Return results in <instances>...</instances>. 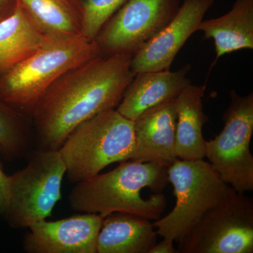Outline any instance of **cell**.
I'll return each mask as SVG.
<instances>
[{
    "instance_id": "6da1fadb",
    "label": "cell",
    "mask_w": 253,
    "mask_h": 253,
    "mask_svg": "<svg viewBox=\"0 0 253 253\" xmlns=\"http://www.w3.org/2000/svg\"><path fill=\"white\" fill-rule=\"evenodd\" d=\"M131 56L101 55L55 82L33 112L39 149L59 150L78 125L118 106L135 76Z\"/></svg>"
},
{
    "instance_id": "7a4b0ae2",
    "label": "cell",
    "mask_w": 253,
    "mask_h": 253,
    "mask_svg": "<svg viewBox=\"0 0 253 253\" xmlns=\"http://www.w3.org/2000/svg\"><path fill=\"white\" fill-rule=\"evenodd\" d=\"M168 183L166 166L123 161L109 172L76 182L68 201L73 210L82 213L104 218L114 212L128 213L156 221L167 207L161 191Z\"/></svg>"
},
{
    "instance_id": "3957f363",
    "label": "cell",
    "mask_w": 253,
    "mask_h": 253,
    "mask_svg": "<svg viewBox=\"0 0 253 253\" xmlns=\"http://www.w3.org/2000/svg\"><path fill=\"white\" fill-rule=\"evenodd\" d=\"M101 53L97 41L83 35L51 37L36 52L0 76V99L10 107L33 113L55 82Z\"/></svg>"
},
{
    "instance_id": "277c9868",
    "label": "cell",
    "mask_w": 253,
    "mask_h": 253,
    "mask_svg": "<svg viewBox=\"0 0 253 253\" xmlns=\"http://www.w3.org/2000/svg\"><path fill=\"white\" fill-rule=\"evenodd\" d=\"M134 121L110 109L78 125L59 149L68 180H84L112 163L130 161Z\"/></svg>"
},
{
    "instance_id": "5b68a950",
    "label": "cell",
    "mask_w": 253,
    "mask_h": 253,
    "mask_svg": "<svg viewBox=\"0 0 253 253\" xmlns=\"http://www.w3.org/2000/svg\"><path fill=\"white\" fill-rule=\"evenodd\" d=\"M66 166L59 150L38 149L27 166L8 176L1 211L14 229L29 228L51 217L61 199Z\"/></svg>"
},
{
    "instance_id": "8992f818",
    "label": "cell",
    "mask_w": 253,
    "mask_h": 253,
    "mask_svg": "<svg viewBox=\"0 0 253 253\" xmlns=\"http://www.w3.org/2000/svg\"><path fill=\"white\" fill-rule=\"evenodd\" d=\"M168 174L174 187L175 206L153 225L158 235L178 243L205 213L226 197L231 187L204 159H176L168 167Z\"/></svg>"
},
{
    "instance_id": "52a82bcc",
    "label": "cell",
    "mask_w": 253,
    "mask_h": 253,
    "mask_svg": "<svg viewBox=\"0 0 253 253\" xmlns=\"http://www.w3.org/2000/svg\"><path fill=\"white\" fill-rule=\"evenodd\" d=\"M179 253H253V200L231 188L178 242Z\"/></svg>"
},
{
    "instance_id": "ba28073f",
    "label": "cell",
    "mask_w": 253,
    "mask_h": 253,
    "mask_svg": "<svg viewBox=\"0 0 253 253\" xmlns=\"http://www.w3.org/2000/svg\"><path fill=\"white\" fill-rule=\"evenodd\" d=\"M231 104L223 114L224 128L206 141V158L222 180L240 194L253 190V93L230 91Z\"/></svg>"
},
{
    "instance_id": "9c48e42d",
    "label": "cell",
    "mask_w": 253,
    "mask_h": 253,
    "mask_svg": "<svg viewBox=\"0 0 253 253\" xmlns=\"http://www.w3.org/2000/svg\"><path fill=\"white\" fill-rule=\"evenodd\" d=\"M179 0H126L96 37L110 55L132 56L172 19Z\"/></svg>"
},
{
    "instance_id": "30bf717a",
    "label": "cell",
    "mask_w": 253,
    "mask_h": 253,
    "mask_svg": "<svg viewBox=\"0 0 253 253\" xmlns=\"http://www.w3.org/2000/svg\"><path fill=\"white\" fill-rule=\"evenodd\" d=\"M214 3V0H184L169 23L132 55V72L136 75L170 70L176 54L198 31Z\"/></svg>"
},
{
    "instance_id": "8fae6325",
    "label": "cell",
    "mask_w": 253,
    "mask_h": 253,
    "mask_svg": "<svg viewBox=\"0 0 253 253\" xmlns=\"http://www.w3.org/2000/svg\"><path fill=\"white\" fill-rule=\"evenodd\" d=\"M104 217L84 213L60 220L38 221L28 229L23 247L29 253H96Z\"/></svg>"
},
{
    "instance_id": "7c38bea8",
    "label": "cell",
    "mask_w": 253,
    "mask_h": 253,
    "mask_svg": "<svg viewBox=\"0 0 253 253\" xmlns=\"http://www.w3.org/2000/svg\"><path fill=\"white\" fill-rule=\"evenodd\" d=\"M175 100L155 106L134 121V148L130 161L169 167L178 159Z\"/></svg>"
},
{
    "instance_id": "4fadbf2b",
    "label": "cell",
    "mask_w": 253,
    "mask_h": 253,
    "mask_svg": "<svg viewBox=\"0 0 253 253\" xmlns=\"http://www.w3.org/2000/svg\"><path fill=\"white\" fill-rule=\"evenodd\" d=\"M187 64L175 71H161L136 73L126 88L117 111L130 121L158 105L176 99L191 84Z\"/></svg>"
},
{
    "instance_id": "5bb4252c",
    "label": "cell",
    "mask_w": 253,
    "mask_h": 253,
    "mask_svg": "<svg viewBox=\"0 0 253 253\" xmlns=\"http://www.w3.org/2000/svg\"><path fill=\"white\" fill-rule=\"evenodd\" d=\"M51 38L16 0L11 12L0 20V76L36 52Z\"/></svg>"
},
{
    "instance_id": "9a60e30c",
    "label": "cell",
    "mask_w": 253,
    "mask_h": 253,
    "mask_svg": "<svg viewBox=\"0 0 253 253\" xmlns=\"http://www.w3.org/2000/svg\"><path fill=\"white\" fill-rule=\"evenodd\" d=\"M206 86L189 84L176 97V156L184 161L206 158L203 126L208 118L203 110Z\"/></svg>"
},
{
    "instance_id": "2e32d148",
    "label": "cell",
    "mask_w": 253,
    "mask_h": 253,
    "mask_svg": "<svg viewBox=\"0 0 253 253\" xmlns=\"http://www.w3.org/2000/svg\"><path fill=\"white\" fill-rule=\"evenodd\" d=\"M157 233L146 218L114 212L103 219L96 253H149L157 243Z\"/></svg>"
},
{
    "instance_id": "e0dca14e",
    "label": "cell",
    "mask_w": 253,
    "mask_h": 253,
    "mask_svg": "<svg viewBox=\"0 0 253 253\" xmlns=\"http://www.w3.org/2000/svg\"><path fill=\"white\" fill-rule=\"evenodd\" d=\"M198 31L212 39L215 64L221 56L241 49H253V0H236L230 11L219 17L203 20Z\"/></svg>"
},
{
    "instance_id": "ac0fdd59",
    "label": "cell",
    "mask_w": 253,
    "mask_h": 253,
    "mask_svg": "<svg viewBox=\"0 0 253 253\" xmlns=\"http://www.w3.org/2000/svg\"><path fill=\"white\" fill-rule=\"evenodd\" d=\"M46 34L65 38L83 35L81 0H19Z\"/></svg>"
},
{
    "instance_id": "d6986e66",
    "label": "cell",
    "mask_w": 253,
    "mask_h": 253,
    "mask_svg": "<svg viewBox=\"0 0 253 253\" xmlns=\"http://www.w3.org/2000/svg\"><path fill=\"white\" fill-rule=\"evenodd\" d=\"M34 143L22 115L0 99V152L5 159L23 157Z\"/></svg>"
},
{
    "instance_id": "ffe728a7",
    "label": "cell",
    "mask_w": 253,
    "mask_h": 253,
    "mask_svg": "<svg viewBox=\"0 0 253 253\" xmlns=\"http://www.w3.org/2000/svg\"><path fill=\"white\" fill-rule=\"evenodd\" d=\"M126 0H81L83 35L96 40L99 32Z\"/></svg>"
},
{
    "instance_id": "44dd1931",
    "label": "cell",
    "mask_w": 253,
    "mask_h": 253,
    "mask_svg": "<svg viewBox=\"0 0 253 253\" xmlns=\"http://www.w3.org/2000/svg\"><path fill=\"white\" fill-rule=\"evenodd\" d=\"M173 244L174 243L163 239L158 244L156 243L152 249L150 250L149 253H179Z\"/></svg>"
},
{
    "instance_id": "7402d4cb",
    "label": "cell",
    "mask_w": 253,
    "mask_h": 253,
    "mask_svg": "<svg viewBox=\"0 0 253 253\" xmlns=\"http://www.w3.org/2000/svg\"><path fill=\"white\" fill-rule=\"evenodd\" d=\"M8 175L4 174L0 167V211L4 206L5 197H6V181Z\"/></svg>"
},
{
    "instance_id": "603a6c76",
    "label": "cell",
    "mask_w": 253,
    "mask_h": 253,
    "mask_svg": "<svg viewBox=\"0 0 253 253\" xmlns=\"http://www.w3.org/2000/svg\"><path fill=\"white\" fill-rule=\"evenodd\" d=\"M16 0H0V20L6 17L14 7Z\"/></svg>"
}]
</instances>
